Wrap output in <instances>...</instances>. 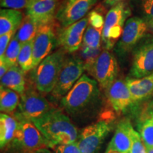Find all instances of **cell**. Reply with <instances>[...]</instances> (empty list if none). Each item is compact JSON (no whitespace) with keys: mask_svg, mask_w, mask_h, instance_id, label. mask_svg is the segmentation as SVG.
I'll return each instance as SVG.
<instances>
[{"mask_svg":"<svg viewBox=\"0 0 153 153\" xmlns=\"http://www.w3.org/2000/svg\"><path fill=\"white\" fill-rule=\"evenodd\" d=\"M32 122L47 140L50 148L75 143L79 136L75 126L60 109L53 108L43 117Z\"/></svg>","mask_w":153,"mask_h":153,"instance_id":"1","label":"cell"},{"mask_svg":"<svg viewBox=\"0 0 153 153\" xmlns=\"http://www.w3.org/2000/svg\"><path fill=\"white\" fill-rule=\"evenodd\" d=\"M100 91L95 79L83 74L71 90L61 99V104L70 115L81 114L99 100Z\"/></svg>","mask_w":153,"mask_h":153,"instance_id":"2","label":"cell"},{"mask_svg":"<svg viewBox=\"0 0 153 153\" xmlns=\"http://www.w3.org/2000/svg\"><path fill=\"white\" fill-rule=\"evenodd\" d=\"M65 53L64 50L60 48L44 59L33 69V83L40 93L48 94L53 91L66 58Z\"/></svg>","mask_w":153,"mask_h":153,"instance_id":"3","label":"cell"},{"mask_svg":"<svg viewBox=\"0 0 153 153\" xmlns=\"http://www.w3.org/2000/svg\"><path fill=\"white\" fill-rule=\"evenodd\" d=\"M132 14V9L127 1H120L111 7L105 16L102 30L104 49H113L121 37L126 21Z\"/></svg>","mask_w":153,"mask_h":153,"instance_id":"4","label":"cell"},{"mask_svg":"<svg viewBox=\"0 0 153 153\" xmlns=\"http://www.w3.org/2000/svg\"><path fill=\"white\" fill-rule=\"evenodd\" d=\"M16 119L19 123L18 128L11 142L15 147L29 153L49 148L47 140L31 120L26 119L21 114Z\"/></svg>","mask_w":153,"mask_h":153,"instance_id":"5","label":"cell"},{"mask_svg":"<svg viewBox=\"0 0 153 153\" xmlns=\"http://www.w3.org/2000/svg\"><path fill=\"white\" fill-rule=\"evenodd\" d=\"M85 70V65L77 55L66 57L51 92L53 98L62 99L82 77Z\"/></svg>","mask_w":153,"mask_h":153,"instance_id":"6","label":"cell"},{"mask_svg":"<svg viewBox=\"0 0 153 153\" xmlns=\"http://www.w3.org/2000/svg\"><path fill=\"white\" fill-rule=\"evenodd\" d=\"M153 74V36L146 35L132 51L130 77L142 78Z\"/></svg>","mask_w":153,"mask_h":153,"instance_id":"7","label":"cell"},{"mask_svg":"<svg viewBox=\"0 0 153 153\" xmlns=\"http://www.w3.org/2000/svg\"><path fill=\"white\" fill-rule=\"evenodd\" d=\"M148 31V24L139 16H132L126 21L122 36L115 47V51L122 57L132 52Z\"/></svg>","mask_w":153,"mask_h":153,"instance_id":"8","label":"cell"},{"mask_svg":"<svg viewBox=\"0 0 153 153\" xmlns=\"http://www.w3.org/2000/svg\"><path fill=\"white\" fill-rule=\"evenodd\" d=\"M98 0H62L57 9L55 20L61 28L79 22L90 12Z\"/></svg>","mask_w":153,"mask_h":153,"instance_id":"9","label":"cell"},{"mask_svg":"<svg viewBox=\"0 0 153 153\" xmlns=\"http://www.w3.org/2000/svg\"><path fill=\"white\" fill-rule=\"evenodd\" d=\"M111 126L106 120H99L84 128L76 143L82 153H96L108 135Z\"/></svg>","mask_w":153,"mask_h":153,"instance_id":"10","label":"cell"},{"mask_svg":"<svg viewBox=\"0 0 153 153\" xmlns=\"http://www.w3.org/2000/svg\"><path fill=\"white\" fill-rule=\"evenodd\" d=\"M118 72L119 67L116 56L104 49L97 57L90 73L100 87L106 89L116 79Z\"/></svg>","mask_w":153,"mask_h":153,"instance_id":"11","label":"cell"},{"mask_svg":"<svg viewBox=\"0 0 153 153\" xmlns=\"http://www.w3.org/2000/svg\"><path fill=\"white\" fill-rule=\"evenodd\" d=\"M21 114L31 121L43 117L52 110L51 104L39 91L32 88L26 89L21 94L19 104Z\"/></svg>","mask_w":153,"mask_h":153,"instance_id":"12","label":"cell"},{"mask_svg":"<svg viewBox=\"0 0 153 153\" xmlns=\"http://www.w3.org/2000/svg\"><path fill=\"white\" fill-rule=\"evenodd\" d=\"M57 45V35L53 28V24L41 25L33 41V55L34 68L52 54Z\"/></svg>","mask_w":153,"mask_h":153,"instance_id":"13","label":"cell"},{"mask_svg":"<svg viewBox=\"0 0 153 153\" xmlns=\"http://www.w3.org/2000/svg\"><path fill=\"white\" fill-rule=\"evenodd\" d=\"M89 21L87 16L79 22L65 28H61L57 33V45L68 53L78 51L83 43V38Z\"/></svg>","mask_w":153,"mask_h":153,"instance_id":"14","label":"cell"},{"mask_svg":"<svg viewBox=\"0 0 153 153\" xmlns=\"http://www.w3.org/2000/svg\"><path fill=\"white\" fill-rule=\"evenodd\" d=\"M60 3V0H30L26 15L39 26L53 24Z\"/></svg>","mask_w":153,"mask_h":153,"instance_id":"15","label":"cell"},{"mask_svg":"<svg viewBox=\"0 0 153 153\" xmlns=\"http://www.w3.org/2000/svg\"><path fill=\"white\" fill-rule=\"evenodd\" d=\"M106 90L112 108L118 114L126 111L134 103L126 80L116 79Z\"/></svg>","mask_w":153,"mask_h":153,"instance_id":"16","label":"cell"},{"mask_svg":"<svg viewBox=\"0 0 153 153\" xmlns=\"http://www.w3.org/2000/svg\"><path fill=\"white\" fill-rule=\"evenodd\" d=\"M133 130L129 119L126 118L118 122L114 136L107 146L106 153H129Z\"/></svg>","mask_w":153,"mask_h":153,"instance_id":"17","label":"cell"},{"mask_svg":"<svg viewBox=\"0 0 153 153\" xmlns=\"http://www.w3.org/2000/svg\"><path fill=\"white\" fill-rule=\"evenodd\" d=\"M133 102L142 101L153 94V74L142 78L127 77L126 79Z\"/></svg>","mask_w":153,"mask_h":153,"instance_id":"18","label":"cell"},{"mask_svg":"<svg viewBox=\"0 0 153 153\" xmlns=\"http://www.w3.org/2000/svg\"><path fill=\"white\" fill-rule=\"evenodd\" d=\"M24 16L19 10L10 9H2L0 11V36L10 32H16Z\"/></svg>","mask_w":153,"mask_h":153,"instance_id":"19","label":"cell"},{"mask_svg":"<svg viewBox=\"0 0 153 153\" xmlns=\"http://www.w3.org/2000/svg\"><path fill=\"white\" fill-rule=\"evenodd\" d=\"M25 72L20 67L12 66L1 78V85L22 94L26 90Z\"/></svg>","mask_w":153,"mask_h":153,"instance_id":"20","label":"cell"},{"mask_svg":"<svg viewBox=\"0 0 153 153\" xmlns=\"http://www.w3.org/2000/svg\"><path fill=\"white\" fill-rule=\"evenodd\" d=\"M18 126L16 118L1 113L0 115V146L1 149L12 142Z\"/></svg>","mask_w":153,"mask_h":153,"instance_id":"21","label":"cell"},{"mask_svg":"<svg viewBox=\"0 0 153 153\" xmlns=\"http://www.w3.org/2000/svg\"><path fill=\"white\" fill-rule=\"evenodd\" d=\"M19 94L1 85L0 87V110L3 114L13 112L19 106Z\"/></svg>","mask_w":153,"mask_h":153,"instance_id":"22","label":"cell"},{"mask_svg":"<svg viewBox=\"0 0 153 153\" xmlns=\"http://www.w3.org/2000/svg\"><path fill=\"white\" fill-rule=\"evenodd\" d=\"M39 26L37 22L26 15L15 36L22 44L32 41L36 37Z\"/></svg>","mask_w":153,"mask_h":153,"instance_id":"23","label":"cell"},{"mask_svg":"<svg viewBox=\"0 0 153 153\" xmlns=\"http://www.w3.org/2000/svg\"><path fill=\"white\" fill-rule=\"evenodd\" d=\"M33 41L23 44L18 57V65L24 72L34 69Z\"/></svg>","mask_w":153,"mask_h":153,"instance_id":"24","label":"cell"},{"mask_svg":"<svg viewBox=\"0 0 153 153\" xmlns=\"http://www.w3.org/2000/svg\"><path fill=\"white\" fill-rule=\"evenodd\" d=\"M129 4L147 24L153 19V0H129Z\"/></svg>","mask_w":153,"mask_h":153,"instance_id":"25","label":"cell"},{"mask_svg":"<svg viewBox=\"0 0 153 153\" xmlns=\"http://www.w3.org/2000/svg\"><path fill=\"white\" fill-rule=\"evenodd\" d=\"M22 45L23 44L17 39L16 36L14 35L11 38L4 54L2 57H0V60L4 61L10 67L19 66L18 57Z\"/></svg>","mask_w":153,"mask_h":153,"instance_id":"26","label":"cell"},{"mask_svg":"<svg viewBox=\"0 0 153 153\" xmlns=\"http://www.w3.org/2000/svg\"><path fill=\"white\" fill-rule=\"evenodd\" d=\"M102 44V30L88 25L83 38L82 45L91 50H100Z\"/></svg>","mask_w":153,"mask_h":153,"instance_id":"27","label":"cell"},{"mask_svg":"<svg viewBox=\"0 0 153 153\" xmlns=\"http://www.w3.org/2000/svg\"><path fill=\"white\" fill-rule=\"evenodd\" d=\"M140 135L147 150L153 148V117L145 119L140 125L139 129Z\"/></svg>","mask_w":153,"mask_h":153,"instance_id":"28","label":"cell"},{"mask_svg":"<svg viewBox=\"0 0 153 153\" xmlns=\"http://www.w3.org/2000/svg\"><path fill=\"white\" fill-rule=\"evenodd\" d=\"M79 51V55H77V56L83 62L85 67V70L90 72L96 60H97V57L100 55L101 49L91 50L82 45Z\"/></svg>","mask_w":153,"mask_h":153,"instance_id":"29","label":"cell"},{"mask_svg":"<svg viewBox=\"0 0 153 153\" xmlns=\"http://www.w3.org/2000/svg\"><path fill=\"white\" fill-rule=\"evenodd\" d=\"M104 8V6L103 9H100V7L98 6L97 8L91 11L88 14L87 18L88 21H89V25H90L94 28H97V29L103 30L105 22V18L103 15L104 14L103 9Z\"/></svg>","mask_w":153,"mask_h":153,"instance_id":"30","label":"cell"},{"mask_svg":"<svg viewBox=\"0 0 153 153\" xmlns=\"http://www.w3.org/2000/svg\"><path fill=\"white\" fill-rule=\"evenodd\" d=\"M129 153H148L140 135L135 130H133L132 132L131 146Z\"/></svg>","mask_w":153,"mask_h":153,"instance_id":"31","label":"cell"},{"mask_svg":"<svg viewBox=\"0 0 153 153\" xmlns=\"http://www.w3.org/2000/svg\"><path fill=\"white\" fill-rule=\"evenodd\" d=\"M30 0H1L0 4L4 9L19 10L27 8Z\"/></svg>","mask_w":153,"mask_h":153,"instance_id":"32","label":"cell"},{"mask_svg":"<svg viewBox=\"0 0 153 153\" xmlns=\"http://www.w3.org/2000/svg\"><path fill=\"white\" fill-rule=\"evenodd\" d=\"M53 149L55 153H82L76 142L70 144L58 145Z\"/></svg>","mask_w":153,"mask_h":153,"instance_id":"33","label":"cell"},{"mask_svg":"<svg viewBox=\"0 0 153 153\" xmlns=\"http://www.w3.org/2000/svg\"><path fill=\"white\" fill-rule=\"evenodd\" d=\"M15 34H16V32L13 31L0 36V57H2L4 54L6 50L8 47L11 38H13V36Z\"/></svg>","mask_w":153,"mask_h":153,"instance_id":"34","label":"cell"},{"mask_svg":"<svg viewBox=\"0 0 153 153\" xmlns=\"http://www.w3.org/2000/svg\"><path fill=\"white\" fill-rule=\"evenodd\" d=\"M10 68L11 67L8 64H7L4 61L0 60V77H2Z\"/></svg>","mask_w":153,"mask_h":153,"instance_id":"35","label":"cell"},{"mask_svg":"<svg viewBox=\"0 0 153 153\" xmlns=\"http://www.w3.org/2000/svg\"><path fill=\"white\" fill-rule=\"evenodd\" d=\"M123 1H126V0H104V2H103V5L105 7H112L113 6L116 5V4Z\"/></svg>","mask_w":153,"mask_h":153,"instance_id":"36","label":"cell"},{"mask_svg":"<svg viewBox=\"0 0 153 153\" xmlns=\"http://www.w3.org/2000/svg\"><path fill=\"white\" fill-rule=\"evenodd\" d=\"M148 31L150 32L151 33L153 34V19L150 21L148 23Z\"/></svg>","mask_w":153,"mask_h":153,"instance_id":"37","label":"cell"},{"mask_svg":"<svg viewBox=\"0 0 153 153\" xmlns=\"http://www.w3.org/2000/svg\"><path fill=\"white\" fill-rule=\"evenodd\" d=\"M33 153H51V151L48 150V149L44 148V149H41V150H38Z\"/></svg>","mask_w":153,"mask_h":153,"instance_id":"38","label":"cell"},{"mask_svg":"<svg viewBox=\"0 0 153 153\" xmlns=\"http://www.w3.org/2000/svg\"><path fill=\"white\" fill-rule=\"evenodd\" d=\"M148 153H153V148L150 149H148Z\"/></svg>","mask_w":153,"mask_h":153,"instance_id":"39","label":"cell"},{"mask_svg":"<svg viewBox=\"0 0 153 153\" xmlns=\"http://www.w3.org/2000/svg\"><path fill=\"white\" fill-rule=\"evenodd\" d=\"M150 116H152V117H153V108H152V110L151 111V112H150Z\"/></svg>","mask_w":153,"mask_h":153,"instance_id":"40","label":"cell"}]
</instances>
